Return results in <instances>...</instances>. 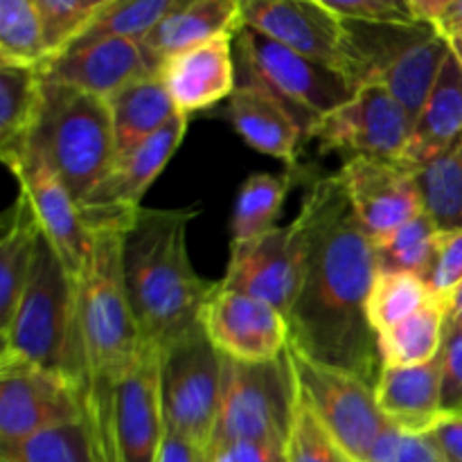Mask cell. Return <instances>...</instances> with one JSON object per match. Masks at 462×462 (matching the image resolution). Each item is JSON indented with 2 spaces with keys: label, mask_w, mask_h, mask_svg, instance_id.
Wrapping results in <instances>:
<instances>
[{
  "label": "cell",
  "mask_w": 462,
  "mask_h": 462,
  "mask_svg": "<svg viewBox=\"0 0 462 462\" xmlns=\"http://www.w3.org/2000/svg\"><path fill=\"white\" fill-rule=\"evenodd\" d=\"M298 219L305 230V255L287 316L289 346L374 386L382 359L365 311L379 273L373 239L361 228L337 174L310 185Z\"/></svg>",
  "instance_id": "6da1fadb"
},
{
  "label": "cell",
  "mask_w": 462,
  "mask_h": 462,
  "mask_svg": "<svg viewBox=\"0 0 462 462\" xmlns=\"http://www.w3.org/2000/svg\"><path fill=\"white\" fill-rule=\"evenodd\" d=\"M201 208H143L122 235V271L143 346L167 347L194 329L219 282L201 278L188 253V228Z\"/></svg>",
  "instance_id": "7a4b0ae2"
},
{
  "label": "cell",
  "mask_w": 462,
  "mask_h": 462,
  "mask_svg": "<svg viewBox=\"0 0 462 462\" xmlns=\"http://www.w3.org/2000/svg\"><path fill=\"white\" fill-rule=\"evenodd\" d=\"M0 356L27 361L88 386L77 316V280L68 273L45 237L39 242L16 314L7 328L0 329Z\"/></svg>",
  "instance_id": "3957f363"
},
{
  "label": "cell",
  "mask_w": 462,
  "mask_h": 462,
  "mask_svg": "<svg viewBox=\"0 0 462 462\" xmlns=\"http://www.w3.org/2000/svg\"><path fill=\"white\" fill-rule=\"evenodd\" d=\"M25 152L36 153L81 206L117 158L111 106L106 99L43 79V108Z\"/></svg>",
  "instance_id": "277c9868"
},
{
  "label": "cell",
  "mask_w": 462,
  "mask_h": 462,
  "mask_svg": "<svg viewBox=\"0 0 462 462\" xmlns=\"http://www.w3.org/2000/svg\"><path fill=\"white\" fill-rule=\"evenodd\" d=\"M93 253L77 278V316L90 382L117 383L135 364L143 338L122 271L120 230H97Z\"/></svg>",
  "instance_id": "5b68a950"
},
{
  "label": "cell",
  "mask_w": 462,
  "mask_h": 462,
  "mask_svg": "<svg viewBox=\"0 0 462 462\" xmlns=\"http://www.w3.org/2000/svg\"><path fill=\"white\" fill-rule=\"evenodd\" d=\"M346 23L347 57L356 86H383L409 113L415 125L427 104L440 68L449 54V41L431 25H364Z\"/></svg>",
  "instance_id": "8992f818"
},
{
  "label": "cell",
  "mask_w": 462,
  "mask_h": 462,
  "mask_svg": "<svg viewBox=\"0 0 462 462\" xmlns=\"http://www.w3.org/2000/svg\"><path fill=\"white\" fill-rule=\"evenodd\" d=\"M244 75L253 77L278 95L302 122L310 138L320 117L350 102L356 84L343 72L298 54L269 36L244 27L235 36Z\"/></svg>",
  "instance_id": "52a82bcc"
},
{
  "label": "cell",
  "mask_w": 462,
  "mask_h": 462,
  "mask_svg": "<svg viewBox=\"0 0 462 462\" xmlns=\"http://www.w3.org/2000/svg\"><path fill=\"white\" fill-rule=\"evenodd\" d=\"M284 355L296 383L298 402L311 411L352 460L368 462L373 447L391 427L379 411L374 386L346 370L316 364L291 346Z\"/></svg>",
  "instance_id": "ba28073f"
},
{
  "label": "cell",
  "mask_w": 462,
  "mask_h": 462,
  "mask_svg": "<svg viewBox=\"0 0 462 462\" xmlns=\"http://www.w3.org/2000/svg\"><path fill=\"white\" fill-rule=\"evenodd\" d=\"M224 391V356L201 325L162 347L161 397L170 431L208 451L219 422Z\"/></svg>",
  "instance_id": "9c48e42d"
},
{
  "label": "cell",
  "mask_w": 462,
  "mask_h": 462,
  "mask_svg": "<svg viewBox=\"0 0 462 462\" xmlns=\"http://www.w3.org/2000/svg\"><path fill=\"white\" fill-rule=\"evenodd\" d=\"M296 404L287 355L269 364H242L224 356V391L212 442L260 440L284 447Z\"/></svg>",
  "instance_id": "30bf717a"
},
{
  "label": "cell",
  "mask_w": 462,
  "mask_h": 462,
  "mask_svg": "<svg viewBox=\"0 0 462 462\" xmlns=\"http://www.w3.org/2000/svg\"><path fill=\"white\" fill-rule=\"evenodd\" d=\"M86 388L63 374L27 361L0 356V442L81 422Z\"/></svg>",
  "instance_id": "8fae6325"
},
{
  "label": "cell",
  "mask_w": 462,
  "mask_h": 462,
  "mask_svg": "<svg viewBox=\"0 0 462 462\" xmlns=\"http://www.w3.org/2000/svg\"><path fill=\"white\" fill-rule=\"evenodd\" d=\"M185 131H188V117L179 113L153 138L116 158L111 170L79 206L81 219L86 221L90 233L97 230L125 233L134 224L138 212L144 208V194L180 147Z\"/></svg>",
  "instance_id": "7c38bea8"
},
{
  "label": "cell",
  "mask_w": 462,
  "mask_h": 462,
  "mask_svg": "<svg viewBox=\"0 0 462 462\" xmlns=\"http://www.w3.org/2000/svg\"><path fill=\"white\" fill-rule=\"evenodd\" d=\"M409 113L383 86H359L355 97L316 122L310 138L320 152H338L350 158H400L409 144Z\"/></svg>",
  "instance_id": "4fadbf2b"
},
{
  "label": "cell",
  "mask_w": 462,
  "mask_h": 462,
  "mask_svg": "<svg viewBox=\"0 0 462 462\" xmlns=\"http://www.w3.org/2000/svg\"><path fill=\"white\" fill-rule=\"evenodd\" d=\"M305 230L300 219L244 244H230V260L221 287L269 302L289 316L300 287Z\"/></svg>",
  "instance_id": "5bb4252c"
},
{
  "label": "cell",
  "mask_w": 462,
  "mask_h": 462,
  "mask_svg": "<svg viewBox=\"0 0 462 462\" xmlns=\"http://www.w3.org/2000/svg\"><path fill=\"white\" fill-rule=\"evenodd\" d=\"M337 176L373 244L424 212L413 167L400 158H350Z\"/></svg>",
  "instance_id": "9a60e30c"
},
{
  "label": "cell",
  "mask_w": 462,
  "mask_h": 462,
  "mask_svg": "<svg viewBox=\"0 0 462 462\" xmlns=\"http://www.w3.org/2000/svg\"><path fill=\"white\" fill-rule=\"evenodd\" d=\"M203 332L221 356L242 364L282 359L289 347V320L282 311L246 293L219 289L201 310Z\"/></svg>",
  "instance_id": "2e32d148"
},
{
  "label": "cell",
  "mask_w": 462,
  "mask_h": 462,
  "mask_svg": "<svg viewBox=\"0 0 462 462\" xmlns=\"http://www.w3.org/2000/svg\"><path fill=\"white\" fill-rule=\"evenodd\" d=\"M242 25L352 79L346 23L323 0H244Z\"/></svg>",
  "instance_id": "e0dca14e"
},
{
  "label": "cell",
  "mask_w": 462,
  "mask_h": 462,
  "mask_svg": "<svg viewBox=\"0 0 462 462\" xmlns=\"http://www.w3.org/2000/svg\"><path fill=\"white\" fill-rule=\"evenodd\" d=\"M7 167L16 176L45 242L54 248L68 273L77 280L88 264L95 242V235L81 219L79 206L36 153L23 152L16 161L7 162Z\"/></svg>",
  "instance_id": "ac0fdd59"
},
{
  "label": "cell",
  "mask_w": 462,
  "mask_h": 462,
  "mask_svg": "<svg viewBox=\"0 0 462 462\" xmlns=\"http://www.w3.org/2000/svg\"><path fill=\"white\" fill-rule=\"evenodd\" d=\"M161 347L143 346L135 364L111 386L113 427L125 462H156L165 433Z\"/></svg>",
  "instance_id": "d6986e66"
},
{
  "label": "cell",
  "mask_w": 462,
  "mask_h": 462,
  "mask_svg": "<svg viewBox=\"0 0 462 462\" xmlns=\"http://www.w3.org/2000/svg\"><path fill=\"white\" fill-rule=\"evenodd\" d=\"M158 63L144 52L143 43L125 39H106L72 48L41 68L45 81L72 86L77 90L111 99L134 81L158 75Z\"/></svg>",
  "instance_id": "ffe728a7"
},
{
  "label": "cell",
  "mask_w": 462,
  "mask_h": 462,
  "mask_svg": "<svg viewBox=\"0 0 462 462\" xmlns=\"http://www.w3.org/2000/svg\"><path fill=\"white\" fill-rule=\"evenodd\" d=\"M235 36H219L197 48L171 54L158 68V77L171 95L176 111L189 117L206 111L237 88L233 61Z\"/></svg>",
  "instance_id": "44dd1931"
},
{
  "label": "cell",
  "mask_w": 462,
  "mask_h": 462,
  "mask_svg": "<svg viewBox=\"0 0 462 462\" xmlns=\"http://www.w3.org/2000/svg\"><path fill=\"white\" fill-rule=\"evenodd\" d=\"M226 116L248 147L287 162L289 170L296 171L298 149L307 131L296 113L264 84L242 75V81L228 97Z\"/></svg>",
  "instance_id": "7402d4cb"
},
{
  "label": "cell",
  "mask_w": 462,
  "mask_h": 462,
  "mask_svg": "<svg viewBox=\"0 0 462 462\" xmlns=\"http://www.w3.org/2000/svg\"><path fill=\"white\" fill-rule=\"evenodd\" d=\"M440 355L415 368H382L374 397L379 411L393 427L424 436L442 418Z\"/></svg>",
  "instance_id": "603a6c76"
},
{
  "label": "cell",
  "mask_w": 462,
  "mask_h": 462,
  "mask_svg": "<svg viewBox=\"0 0 462 462\" xmlns=\"http://www.w3.org/2000/svg\"><path fill=\"white\" fill-rule=\"evenodd\" d=\"M242 30V3L237 0H179L140 41L144 52L161 66L167 57L197 48L219 36H237Z\"/></svg>",
  "instance_id": "cb8c5ba5"
},
{
  "label": "cell",
  "mask_w": 462,
  "mask_h": 462,
  "mask_svg": "<svg viewBox=\"0 0 462 462\" xmlns=\"http://www.w3.org/2000/svg\"><path fill=\"white\" fill-rule=\"evenodd\" d=\"M462 135V63L447 54L427 104L420 111L402 161L411 167L424 165L445 152Z\"/></svg>",
  "instance_id": "d4e9b609"
},
{
  "label": "cell",
  "mask_w": 462,
  "mask_h": 462,
  "mask_svg": "<svg viewBox=\"0 0 462 462\" xmlns=\"http://www.w3.org/2000/svg\"><path fill=\"white\" fill-rule=\"evenodd\" d=\"M43 237L27 203L25 194L18 192L3 217V239H0V329L12 323L23 291L34 266L39 242Z\"/></svg>",
  "instance_id": "484cf974"
},
{
  "label": "cell",
  "mask_w": 462,
  "mask_h": 462,
  "mask_svg": "<svg viewBox=\"0 0 462 462\" xmlns=\"http://www.w3.org/2000/svg\"><path fill=\"white\" fill-rule=\"evenodd\" d=\"M116 131L117 158L165 129L179 111L158 75L134 81L108 99Z\"/></svg>",
  "instance_id": "4316f807"
},
{
  "label": "cell",
  "mask_w": 462,
  "mask_h": 462,
  "mask_svg": "<svg viewBox=\"0 0 462 462\" xmlns=\"http://www.w3.org/2000/svg\"><path fill=\"white\" fill-rule=\"evenodd\" d=\"M43 108V75L39 68L0 66V156L12 162L27 147Z\"/></svg>",
  "instance_id": "83f0119b"
},
{
  "label": "cell",
  "mask_w": 462,
  "mask_h": 462,
  "mask_svg": "<svg viewBox=\"0 0 462 462\" xmlns=\"http://www.w3.org/2000/svg\"><path fill=\"white\" fill-rule=\"evenodd\" d=\"M447 307L433 298L395 328L377 334V352L382 368H415L436 359L442 350Z\"/></svg>",
  "instance_id": "f1b7e54d"
},
{
  "label": "cell",
  "mask_w": 462,
  "mask_h": 462,
  "mask_svg": "<svg viewBox=\"0 0 462 462\" xmlns=\"http://www.w3.org/2000/svg\"><path fill=\"white\" fill-rule=\"evenodd\" d=\"M424 212L440 233L462 230V135L424 165L413 167Z\"/></svg>",
  "instance_id": "f546056e"
},
{
  "label": "cell",
  "mask_w": 462,
  "mask_h": 462,
  "mask_svg": "<svg viewBox=\"0 0 462 462\" xmlns=\"http://www.w3.org/2000/svg\"><path fill=\"white\" fill-rule=\"evenodd\" d=\"M293 171L287 174H269V171H255L242 183L237 192L233 210V244L253 242L262 235L278 228V219L282 215L284 201L291 189Z\"/></svg>",
  "instance_id": "4dcf8cb0"
},
{
  "label": "cell",
  "mask_w": 462,
  "mask_h": 462,
  "mask_svg": "<svg viewBox=\"0 0 462 462\" xmlns=\"http://www.w3.org/2000/svg\"><path fill=\"white\" fill-rule=\"evenodd\" d=\"M438 226L427 212L418 215L374 244L377 269L388 273H411L429 282L438 251Z\"/></svg>",
  "instance_id": "1f68e13d"
},
{
  "label": "cell",
  "mask_w": 462,
  "mask_h": 462,
  "mask_svg": "<svg viewBox=\"0 0 462 462\" xmlns=\"http://www.w3.org/2000/svg\"><path fill=\"white\" fill-rule=\"evenodd\" d=\"M0 462H97L93 431L86 418L27 436L0 442Z\"/></svg>",
  "instance_id": "d6a6232c"
},
{
  "label": "cell",
  "mask_w": 462,
  "mask_h": 462,
  "mask_svg": "<svg viewBox=\"0 0 462 462\" xmlns=\"http://www.w3.org/2000/svg\"><path fill=\"white\" fill-rule=\"evenodd\" d=\"M176 3L179 0H106L102 12L95 16L88 30L72 48H84V45L106 39L140 43L176 7Z\"/></svg>",
  "instance_id": "836d02e7"
},
{
  "label": "cell",
  "mask_w": 462,
  "mask_h": 462,
  "mask_svg": "<svg viewBox=\"0 0 462 462\" xmlns=\"http://www.w3.org/2000/svg\"><path fill=\"white\" fill-rule=\"evenodd\" d=\"M50 61L34 0L0 3V66L43 68Z\"/></svg>",
  "instance_id": "e575fe53"
},
{
  "label": "cell",
  "mask_w": 462,
  "mask_h": 462,
  "mask_svg": "<svg viewBox=\"0 0 462 462\" xmlns=\"http://www.w3.org/2000/svg\"><path fill=\"white\" fill-rule=\"evenodd\" d=\"M433 291L422 278L411 273L379 271L368 296V323L374 337L413 316L433 300Z\"/></svg>",
  "instance_id": "d590c367"
},
{
  "label": "cell",
  "mask_w": 462,
  "mask_h": 462,
  "mask_svg": "<svg viewBox=\"0 0 462 462\" xmlns=\"http://www.w3.org/2000/svg\"><path fill=\"white\" fill-rule=\"evenodd\" d=\"M50 61L61 57L84 36L106 0H34Z\"/></svg>",
  "instance_id": "8d00e7d4"
},
{
  "label": "cell",
  "mask_w": 462,
  "mask_h": 462,
  "mask_svg": "<svg viewBox=\"0 0 462 462\" xmlns=\"http://www.w3.org/2000/svg\"><path fill=\"white\" fill-rule=\"evenodd\" d=\"M298 397V395H296ZM287 462H355L341 449L337 440L325 431L323 424L311 415L310 409L298 402L293 411L291 429L284 442Z\"/></svg>",
  "instance_id": "74e56055"
},
{
  "label": "cell",
  "mask_w": 462,
  "mask_h": 462,
  "mask_svg": "<svg viewBox=\"0 0 462 462\" xmlns=\"http://www.w3.org/2000/svg\"><path fill=\"white\" fill-rule=\"evenodd\" d=\"M111 386L106 382H90L86 388V422L93 431L97 462H125L113 427Z\"/></svg>",
  "instance_id": "f35d334b"
},
{
  "label": "cell",
  "mask_w": 462,
  "mask_h": 462,
  "mask_svg": "<svg viewBox=\"0 0 462 462\" xmlns=\"http://www.w3.org/2000/svg\"><path fill=\"white\" fill-rule=\"evenodd\" d=\"M341 21L364 25H418L411 0H323Z\"/></svg>",
  "instance_id": "ab89813d"
},
{
  "label": "cell",
  "mask_w": 462,
  "mask_h": 462,
  "mask_svg": "<svg viewBox=\"0 0 462 462\" xmlns=\"http://www.w3.org/2000/svg\"><path fill=\"white\" fill-rule=\"evenodd\" d=\"M442 415H462V328L447 316L440 350Z\"/></svg>",
  "instance_id": "60d3db41"
},
{
  "label": "cell",
  "mask_w": 462,
  "mask_h": 462,
  "mask_svg": "<svg viewBox=\"0 0 462 462\" xmlns=\"http://www.w3.org/2000/svg\"><path fill=\"white\" fill-rule=\"evenodd\" d=\"M368 462H442V458L427 436L406 433L391 424L370 451Z\"/></svg>",
  "instance_id": "b9f144b4"
},
{
  "label": "cell",
  "mask_w": 462,
  "mask_h": 462,
  "mask_svg": "<svg viewBox=\"0 0 462 462\" xmlns=\"http://www.w3.org/2000/svg\"><path fill=\"white\" fill-rule=\"evenodd\" d=\"M433 296L445 302L462 284V230L438 235L436 264L429 278Z\"/></svg>",
  "instance_id": "7bdbcfd3"
},
{
  "label": "cell",
  "mask_w": 462,
  "mask_h": 462,
  "mask_svg": "<svg viewBox=\"0 0 462 462\" xmlns=\"http://www.w3.org/2000/svg\"><path fill=\"white\" fill-rule=\"evenodd\" d=\"M206 462H287L284 447L260 440H221L212 442Z\"/></svg>",
  "instance_id": "ee69618b"
},
{
  "label": "cell",
  "mask_w": 462,
  "mask_h": 462,
  "mask_svg": "<svg viewBox=\"0 0 462 462\" xmlns=\"http://www.w3.org/2000/svg\"><path fill=\"white\" fill-rule=\"evenodd\" d=\"M415 18L431 25L442 39L462 36V0H411Z\"/></svg>",
  "instance_id": "f6af8a7d"
},
{
  "label": "cell",
  "mask_w": 462,
  "mask_h": 462,
  "mask_svg": "<svg viewBox=\"0 0 462 462\" xmlns=\"http://www.w3.org/2000/svg\"><path fill=\"white\" fill-rule=\"evenodd\" d=\"M424 436L436 447L442 462H462V415H442Z\"/></svg>",
  "instance_id": "bcb514c9"
},
{
  "label": "cell",
  "mask_w": 462,
  "mask_h": 462,
  "mask_svg": "<svg viewBox=\"0 0 462 462\" xmlns=\"http://www.w3.org/2000/svg\"><path fill=\"white\" fill-rule=\"evenodd\" d=\"M156 462H206V451L185 436L170 431L165 427Z\"/></svg>",
  "instance_id": "7dc6e473"
},
{
  "label": "cell",
  "mask_w": 462,
  "mask_h": 462,
  "mask_svg": "<svg viewBox=\"0 0 462 462\" xmlns=\"http://www.w3.org/2000/svg\"><path fill=\"white\" fill-rule=\"evenodd\" d=\"M445 307H447V316L462 328V284L454 293H451L449 298H447Z\"/></svg>",
  "instance_id": "c3c4849f"
},
{
  "label": "cell",
  "mask_w": 462,
  "mask_h": 462,
  "mask_svg": "<svg viewBox=\"0 0 462 462\" xmlns=\"http://www.w3.org/2000/svg\"><path fill=\"white\" fill-rule=\"evenodd\" d=\"M449 48H451V52H454L456 57H458V61L462 63V36H458V39H451L449 41Z\"/></svg>",
  "instance_id": "681fc988"
}]
</instances>
